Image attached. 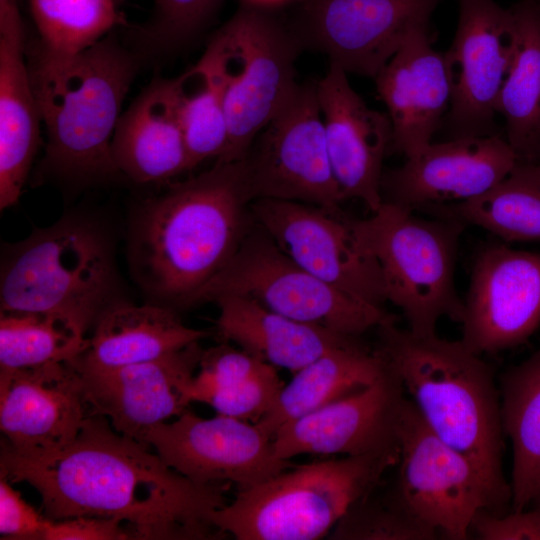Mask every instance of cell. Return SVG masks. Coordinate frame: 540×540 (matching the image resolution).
<instances>
[{"instance_id": "obj_1", "label": "cell", "mask_w": 540, "mask_h": 540, "mask_svg": "<svg viewBox=\"0 0 540 540\" xmlns=\"http://www.w3.org/2000/svg\"><path fill=\"white\" fill-rule=\"evenodd\" d=\"M0 476L31 485L51 520L115 518L128 526L134 539L225 536L211 514L226 504L227 484L189 480L98 414H90L76 438L51 453L22 456L2 443Z\"/></svg>"}, {"instance_id": "obj_2", "label": "cell", "mask_w": 540, "mask_h": 540, "mask_svg": "<svg viewBox=\"0 0 540 540\" xmlns=\"http://www.w3.org/2000/svg\"><path fill=\"white\" fill-rule=\"evenodd\" d=\"M251 202L242 160L216 162L148 202L130 246L141 287L165 304L190 306L249 231Z\"/></svg>"}, {"instance_id": "obj_3", "label": "cell", "mask_w": 540, "mask_h": 540, "mask_svg": "<svg viewBox=\"0 0 540 540\" xmlns=\"http://www.w3.org/2000/svg\"><path fill=\"white\" fill-rule=\"evenodd\" d=\"M377 350L429 429L467 457L506 510L500 391L493 368L462 340L419 336L395 322L377 328Z\"/></svg>"}, {"instance_id": "obj_4", "label": "cell", "mask_w": 540, "mask_h": 540, "mask_svg": "<svg viewBox=\"0 0 540 540\" xmlns=\"http://www.w3.org/2000/svg\"><path fill=\"white\" fill-rule=\"evenodd\" d=\"M29 76L47 134L46 163L78 178L116 173L111 141L139 57L106 36L63 54L38 39L26 45Z\"/></svg>"}, {"instance_id": "obj_5", "label": "cell", "mask_w": 540, "mask_h": 540, "mask_svg": "<svg viewBox=\"0 0 540 540\" xmlns=\"http://www.w3.org/2000/svg\"><path fill=\"white\" fill-rule=\"evenodd\" d=\"M399 448L292 466L211 514L213 525L237 540H316L376 489L396 465Z\"/></svg>"}, {"instance_id": "obj_6", "label": "cell", "mask_w": 540, "mask_h": 540, "mask_svg": "<svg viewBox=\"0 0 540 540\" xmlns=\"http://www.w3.org/2000/svg\"><path fill=\"white\" fill-rule=\"evenodd\" d=\"M116 275L105 239L66 219L11 245L1 263V311L61 315L85 334L113 304Z\"/></svg>"}, {"instance_id": "obj_7", "label": "cell", "mask_w": 540, "mask_h": 540, "mask_svg": "<svg viewBox=\"0 0 540 540\" xmlns=\"http://www.w3.org/2000/svg\"><path fill=\"white\" fill-rule=\"evenodd\" d=\"M383 201L372 215L352 221L361 246L377 261L386 301L403 313L416 335L436 333L444 317L461 323L464 311L455 286L458 243L466 224L432 219Z\"/></svg>"}, {"instance_id": "obj_8", "label": "cell", "mask_w": 540, "mask_h": 540, "mask_svg": "<svg viewBox=\"0 0 540 540\" xmlns=\"http://www.w3.org/2000/svg\"><path fill=\"white\" fill-rule=\"evenodd\" d=\"M302 46L289 23L247 1L214 34L206 53L220 76L228 146L216 162L242 160L254 139L295 92Z\"/></svg>"}, {"instance_id": "obj_9", "label": "cell", "mask_w": 540, "mask_h": 540, "mask_svg": "<svg viewBox=\"0 0 540 540\" xmlns=\"http://www.w3.org/2000/svg\"><path fill=\"white\" fill-rule=\"evenodd\" d=\"M225 295L245 296L288 318L349 336L395 322L383 307L360 301L304 270L258 225L191 305Z\"/></svg>"}, {"instance_id": "obj_10", "label": "cell", "mask_w": 540, "mask_h": 540, "mask_svg": "<svg viewBox=\"0 0 540 540\" xmlns=\"http://www.w3.org/2000/svg\"><path fill=\"white\" fill-rule=\"evenodd\" d=\"M398 448L392 489L439 535L465 540L479 511L506 513L476 466L429 429L408 397L399 418Z\"/></svg>"}, {"instance_id": "obj_11", "label": "cell", "mask_w": 540, "mask_h": 540, "mask_svg": "<svg viewBox=\"0 0 540 540\" xmlns=\"http://www.w3.org/2000/svg\"><path fill=\"white\" fill-rule=\"evenodd\" d=\"M251 200L305 203L340 214L316 84H299L242 159Z\"/></svg>"}, {"instance_id": "obj_12", "label": "cell", "mask_w": 540, "mask_h": 540, "mask_svg": "<svg viewBox=\"0 0 540 540\" xmlns=\"http://www.w3.org/2000/svg\"><path fill=\"white\" fill-rule=\"evenodd\" d=\"M442 0H299L288 22L302 48L330 64L375 78Z\"/></svg>"}, {"instance_id": "obj_13", "label": "cell", "mask_w": 540, "mask_h": 540, "mask_svg": "<svg viewBox=\"0 0 540 540\" xmlns=\"http://www.w3.org/2000/svg\"><path fill=\"white\" fill-rule=\"evenodd\" d=\"M513 7L495 0H459L456 32L444 53L451 102L444 122L450 139L496 133V104L513 61Z\"/></svg>"}, {"instance_id": "obj_14", "label": "cell", "mask_w": 540, "mask_h": 540, "mask_svg": "<svg viewBox=\"0 0 540 540\" xmlns=\"http://www.w3.org/2000/svg\"><path fill=\"white\" fill-rule=\"evenodd\" d=\"M253 221L304 270L365 303L386 302L376 259L359 243L352 220L324 208L290 201L257 199Z\"/></svg>"}, {"instance_id": "obj_15", "label": "cell", "mask_w": 540, "mask_h": 540, "mask_svg": "<svg viewBox=\"0 0 540 540\" xmlns=\"http://www.w3.org/2000/svg\"><path fill=\"white\" fill-rule=\"evenodd\" d=\"M145 445L172 469L201 484L245 489L292 467L276 456L272 439L255 422L218 414L205 419L188 409L152 427Z\"/></svg>"}, {"instance_id": "obj_16", "label": "cell", "mask_w": 540, "mask_h": 540, "mask_svg": "<svg viewBox=\"0 0 540 540\" xmlns=\"http://www.w3.org/2000/svg\"><path fill=\"white\" fill-rule=\"evenodd\" d=\"M462 342L479 355L513 348L540 326V252L487 244L464 300Z\"/></svg>"}, {"instance_id": "obj_17", "label": "cell", "mask_w": 540, "mask_h": 540, "mask_svg": "<svg viewBox=\"0 0 540 540\" xmlns=\"http://www.w3.org/2000/svg\"><path fill=\"white\" fill-rule=\"evenodd\" d=\"M518 158L499 134L430 142L383 172V201L412 211L474 199L503 180Z\"/></svg>"}, {"instance_id": "obj_18", "label": "cell", "mask_w": 540, "mask_h": 540, "mask_svg": "<svg viewBox=\"0 0 540 540\" xmlns=\"http://www.w3.org/2000/svg\"><path fill=\"white\" fill-rule=\"evenodd\" d=\"M397 375L386 371L372 384L283 425L272 438L276 456H357L398 448L406 399Z\"/></svg>"}, {"instance_id": "obj_19", "label": "cell", "mask_w": 540, "mask_h": 540, "mask_svg": "<svg viewBox=\"0 0 540 540\" xmlns=\"http://www.w3.org/2000/svg\"><path fill=\"white\" fill-rule=\"evenodd\" d=\"M202 352L196 342L154 360L117 368L72 366L80 374L91 414L104 416L117 432L145 444L152 427L187 410L188 387Z\"/></svg>"}, {"instance_id": "obj_20", "label": "cell", "mask_w": 540, "mask_h": 540, "mask_svg": "<svg viewBox=\"0 0 540 540\" xmlns=\"http://www.w3.org/2000/svg\"><path fill=\"white\" fill-rule=\"evenodd\" d=\"M90 414L80 374L70 362L0 371L2 443L19 455L65 447Z\"/></svg>"}, {"instance_id": "obj_21", "label": "cell", "mask_w": 540, "mask_h": 540, "mask_svg": "<svg viewBox=\"0 0 540 540\" xmlns=\"http://www.w3.org/2000/svg\"><path fill=\"white\" fill-rule=\"evenodd\" d=\"M316 92L331 168L343 199L360 200L374 212L383 203L382 165L392 142L390 119L371 109L335 64L316 83Z\"/></svg>"}, {"instance_id": "obj_22", "label": "cell", "mask_w": 540, "mask_h": 540, "mask_svg": "<svg viewBox=\"0 0 540 540\" xmlns=\"http://www.w3.org/2000/svg\"><path fill=\"white\" fill-rule=\"evenodd\" d=\"M430 26L413 33L374 78L392 127L390 150L409 157L444 123L451 88L444 53Z\"/></svg>"}, {"instance_id": "obj_23", "label": "cell", "mask_w": 540, "mask_h": 540, "mask_svg": "<svg viewBox=\"0 0 540 540\" xmlns=\"http://www.w3.org/2000/svg\"><path fill=\"white\" fill-rule=\"evenodd\" d=\"M17 0H0V209L19 199L40 143Z\"/></svg>"}, {"instance_id": "obj_24", "label": "cell", "mask_w": 540, "mask_h": 540, "mask_svg": "<svg viewBox=\"0 0 540 540\" xmlns=\"http://www.w3.org/2000/svg\"><path fill=\"white\" fill-rule=\"evenodd\" d=\"M117 172L138 183L191 170L173 79L153 80L120 116L111 141Z\"/></svg>"}, {"instance_id": "obj_25", "label": "cell", "mask_w": 540, "mask_h": 540, "mask_svg": "<svg viewBox=\"0 0 540 540\" xmlns=\"http://www.w3.org/2000/svg\"><path fill=\"white\" fill-rule=\"evenodd\" d=\"M86 348L69 361L77 368L109 369L142 363L179 351L207 336L183 324L161 304L114 302L93 326Z\"/></svg>"}, {"instance_id": "obj_26", "label": "cell", "mask_w": 540, "mask_h": 540, "mask_svg": "<svg viewBox=\"0 0 540 540\" xmlns=\"http://www.w3.org/2000/svg\"><path fill=\"white\" fill-rule=\"evenodd\" d=\"M217 334L223 342L276 367L298 371L353 337L276 313L257 301L237 295L214 300Z\"/></svg>"}, {"instance_id": "obj_27", "label": "cell", "mask_w": 540, "mask_h": 540, "mask_svg": "<svg viewBox=\"0 0 540 540\" xmlns=\"http://www.w3.org/2000/svg\"><path fill=\"white\" fill-rule=\"evenodd\" d=\"M386 369L376 347L353 337L294 372L270 410L255 423L272 439L286 423L372 384Z\"/></svg>"}, {"instance_id": "obj_28", "label": "cell", "mask_w": 540, "mask_h": 540, "mask_svg": "<svg viewBox=\"0 0 540 540\" xmlns=\"http://www.w3.org/2000/svg\"><path fill=\"white\" fill-rule=\"evenodd\" d=\"M517 43L496 111L505 119L507 142L520 162L540 158V6L537 0L512 5Z\"/></svg>"}, {"instance_id": "obj_29", "label": "cell", "mask_w": 540, "mask_h": 540, "mask_svg": "<svg viewBox=\"0 0 540 540\" xmlns=\"http://www.w3.org/2000/svg\"><path fill=\"white\" fill-rule=\"evenodd\" d=\"M503 431L512 442V511H522L540 494V349L500 380Z\"/></svg>"}, {"instance_id": "obj_30", "label": "cell", "mask_w": 540, "mask_h": 540, "mask_svg": "<svg viewBox=\"0 0 540 540\" xmlns=\"http://www.w3.org/2000/svg\"><path fill=\"white\" fill-rule=\"evenodd\" d=\"M423 212L476 225L506 241H540V163L518 161L484 194Z\"/></svg>"}, {"instance_id": "obj_31", "label": "cell", "mask_w": 540, "mask_h": 540, "mask_svg": "<svg viewBox=\"0 0 540 540\" xmlns=\"http://www.w3.org/2000/svg\"><path fill=\"white\" fill-rule=\"evenodd\" d=\"M173 82L191 169L207 159H220L229 135L223 86L212 60L203 53L196 65Z\"/></svg>"}, {"instance_id": "obj_32", "label": "cell", "mask_w": 540, "mask_h": 540, "mask_svg": "<svg viewBox=\"0 0 540 540\" xmlns=\"http://www.w3.org/2000/svg\"><path fill=\"white\" fill-rule=\"evenodd\" d=\"M85 335L58 314L1 311L0 371L71 361L86 348Z\"/></svg>"}, {"instance_id": "obj_33", "label": "cell", "mask_w": 540, "mask_h": 540, "mask_svg": "<svg viewBox=\"0 0 540 540\" xmlns=\"http://www.w3.org/2000/svg\"><path fill=\"white\" fill-rule=\"evenodd\" d=\"M38 31L47 48L63 53L81 52L126 25L115 0H28Z\"/></svg>"}, {"instance_id": "obj_34", "label": "cell", "mask_w": 540, "mask_h": 540, "mask_svg": "<svg viewBox=\"0 0 540 540\" xmlns=\"http://www.w3.org/2000/svg\"><path fill=\"white\" fill-rule=\"evenodd\" d=\"M375 489L354 503L330 532L334 540H434L439 534L419 520L392 487Z\"/></svg>"}, {"instance_id": "obj_35", "label": "cell", "mask_w": 540, "mask_h": 540, "mask_svg": "<svg viewBox=\"0 0 540 540\" xmlns=\"http://www.w3.org/2000/svg\"><path fill=\"white\" fill-rule=\"evenodd\" d=\"M222 0H154L149 20L135 28L137 55H161L194 39Z\"/></svg>"}, {"instance_id": "obj_36", "label": "cell", "mask_w": 540, "mask_h": 540, "mask_svg": "<svg viewBox=\"0 0 540 540\" xmlns=\"http://www.w3.org/2000/svg\"><path fill=\"white\" fill-rule=\"evenodd\" d=\"M273 367L226 343L211 347L202 352L198 370L188 387V398L190 402H201L210 393L239 385Z\"/></svg>"}, {"instance_id": "obj_37", "label": "cell", "mask_w": 540, "mask_h": 540, "mask_svg": "<svg viewBox=\"0 0 540 540\" xmlns=\"http://www.w3.org/2000/svg\"><path fill=\"white\" fill-rule=\"evenodd\" d=\"M283 385L273 367L239 385L210 393L201 402L220 415L257 422L270 410Z\"/></svg>"}, {"instance_id": "obj_38", "label": "cell", "mask_w": 540, "mask_h": 540, "mask_svg": "<svg viewBox=\"0 0 540 540\" xmlns=\"http://www.w3.org/2000/svg\"><path fill=\"white\" fill-rule=\"evenodd\" d=\"M531 510L495 515L482 510L474 517L471 531L481 540H540V494Z\"/></svg>"}, {"instance_id": "obj_39", "label": "cell", "mask_w": 540, "mask_h": 540, "mask_svg": "<svg viewBox=\"0 0 540 540\" xmlns=\"http://www.w3.org/2000/svg\"><path fill=\"white\" fill-rule=\"evenodd\" d=\"M47 521L43 513L37 512L0 476L1 539L43 540Z\"/></svg>"}, {"instance_id": "obj_40", "label": "cell", "mask_w": 540, "mask_h": 540, "mask_svg": "<svg viewBox=\"0 0 540 540\" xmlns=\"http://www.w3.org/2000/svg\"><path fill=\"white\" fill-rule=\"evenodd\" d=\"M134 539L126 524L115 518L76 516L48 519L43 540H123Z\"/></svg>"}, {"instance_id": "obj_41", "label": "cell", "mask_w": 540, "mask_h": 540, "mask_svg": "<svg viewBox=\"0 0 540 540\" xmlns=\"http://www.w3.org/2000/svg\"><path fill=\"white\" fill-rule=\"evenodd\" d=\"M538 4H539V6H540V1H538Z\"/></svg>"}]
</instances>
